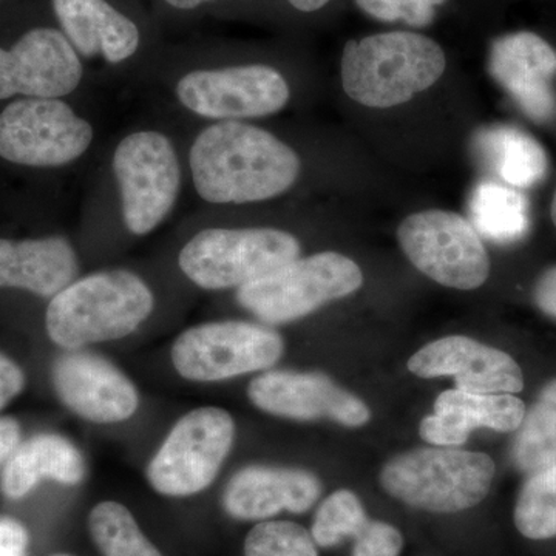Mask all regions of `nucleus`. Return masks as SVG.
Instances as JSON below:
<instances>
[{
    "mask_svg": "<svg viewBox=\"0 0 556 556\" xmlns=\"http://www.w3.org/2000/svg\"><path fill=\"white\" fill-rule=\"evenodd\" d=\"M185 156L188 182L208 207L278 199L298 185L302 174L294 148L248 121L201 124Z\"/></svg>",
    "mask_w": 556,
    "mask_h": 556,
    "instance_id": "f257e3e1",
    "label": "nucleus"
},
{
    "mask_svg": "<svg viewBox=\"0 0 556 556\" xmlns=\"http://www.w3.org/2000/svg\"><path fill=\"white\" fill-rule=\"evenodd\" d=\"M113 211L134 237H146L174 214L188 182L185 148L174 135L144 126L126 131L105 164Z\"/></svg>",
    "mask_w": 556,
    "mask_h": 556,
    "instance_id": "f03ea898",
    "label": "nucleus"
},
{
    "mask_svg": "<svg viewBox=\"0 0 556 556\" xmlns=\"http://www.w3.org/2000/svg\"><path fill=\"white\" fill-rule=\"evenodd\" d=\"M155 308L148 281L129 269L78 277L50 299L47 334L65 350L127 338Z\"/></svg>",
    "mask_w": 556,
    "mask_h": 556,
    "instance_id": "7ed1b4c3",
    "label": "nucleus"
},
{
    "mask_svg": "<svg viewBox=\"0 0 556 556\" xmlns=\"http://www.w3.org/2000/svg\"><path fill=\"white\" fill-rule=\"evenodd\" d=\"M444 50L419 33L390 31L348 40L342 56L343 90L369 109L404 104L441 79Z\"/></svg>",
    "mask_w": 556,
    "mask_h": 556,
    "instance_id": "20e7f679",
    "label": "nucleus"
},
{
    "mask_svg": "<svg viewBox=\"0 0 556 556\" xmlns=\"http://www.w3.org/2000/svg\"><path fill=\"white\" fill-rule=\"evenodd\" d=\"M161 86L175 109L203 124L277 115L292 97L283 73L263 62L193 65Z\"/></svg>",
    "mask_w": 556,
    "mask_h": 556,
    "instance_id": "39448f33",
    "label": "nucleus"
},
{
    "mask_svg": "<svg viewBox=\"0 0 556 556\" xmlns=\"http://www.w3.org/2000/svg\"><path fill=\"white\" fill-rule=\"evenodd\" d=\"M294 233L268 226H207L179 249L182 276L204 291L241 288L300 257Z\"/></svg>",
    "mask_w": 556,
    "mask_h": 556,
    "instance_id": "423d86ee",
    "label": "nucleus"
},
{
    "mask_svg": "<svg viewBox=\"0 0 556 556\" xmlns=\"http://www.w3.org/2000/svg\"><path fill=\"white\" fill-rule=\"evenodd\" d=\"M495 463L484 453L419 448L391 459L380 482L391 496L433 514L478 506L492 486Z\"/></svg>",
    "mask_w": 556,
    "mask_h": 556,
    "instance_id": "0eeeda50",
    "label": "nucleus"
},
{
    "mask_svg": "<svg viewBox=\"0 0 556 556\" xmlns=\"http://www.w3.org/2000/svg\"><path fill=\"white\" fill-rule=\"evenodd\" d=\"M93 121L62 98H20L0 112V159L33 169H62L86 159Z\"/></svg>",
    "mask_w": 556,
    "mask_h": 556,
    "instance_id": "6e6552de",
    "label": "nucleus"
},
{
    "mask_svg": "<svg viewBox=\"0 0 556 556\" xmlns=\"http://www.w3.org/2000/svg\"><path fill=\"white\" fill-rule=\"evenodd\" d=\"M362 283L364 276L353 260L338 252H318L237 289V302L266 324H289L353 294Z\"/></svg>",
    "mask_w": 556,
    "mask_h": 556,
    "instance_id": "1a4fd4ad",
    "label": "nucleus"
},
{
    "mask_svg": "<svg viewBox=\"0 0 556 556\" xmlns=\"http://www.w3.org/2000/svg\"><path fill=\"white\" fill-rule=\"evenodd\" d=\"M236 438V424L226 409L203 407L181 417L159 453L150 460L149 484L164 496L203 492L217 478Z\"/></svg>",
    "mask_w": 556,
    "mask_h": 556,
    "instance_id": "9d476101",
    "label": "nucleus"
},
{
    "mask_svg": "<svg viewBox=\"0 0 556 556\" xmlns=\"http://www.w3.org/2000/svg\"><path fill=\"white\" fill-rule=\"evenodd\" d=\"M397 240L409 262L442 287L470 291L490 276L489 254L477 229L455 212L409 215L399 226Z\"/></svg>",
    "mask_w": 556,
    "mask_h": 556,
    "instance_id": "9b49d317",
    "label": "nucleus"
},
{
    "mask_svg": "<svg viewBox=\"0 0 556 556\" xmlns=\"http://www.w3.org/2000/svg\"><path fill=\"white\" fill-rule=\"evenodd\" d=\"M283 339L248 321H212L186 329L172 348L174 367L185 379L217 382L277 364Z\"/></svg>",
    "mask_w": 556,
    "mask_h": 556,
    "instance_id": "f8f14e48",
    "label": "nucleus"
},
{
    "mask_svg": "<svg viewBox=\"0 0 556 556\" xmlns=\"http://www.w3.org/2000/svg\"><path fill=\"white\" fill-rule=\"evenodd\" d=\"M86 62L61 28L36 27L10 49L0 47V101L65 98L84 87Z\"/></svg>",
    "mask_w": 556,
    "mask_h": 556,
    "instance_id": "ddd939ff",
    "label": "nucleus"
},
{
    "mask_svg": "<svg viewBox=\"0 0 556 556\" xmlns=\"http://www.w3.org/2000/svg\"><path fill=\"white\" fill-rule=\"evenodd\" d=\"M248 396L255 407L289 419H331L346 427L369 420L361 399L318 372L270 371L252 380Z\"/></svg>",
    "mask_w": 556,
    "mask_h": 556,
    "instance_id": "4468645a",
    "label": "nucleus"
},
{
    "mask_svg": "<svg viewBox=\"0 0 556 556\" xmlns=\"http://www.w3.org/2000/svg\"><path fill=\"white\" fill-rule=\"evenodd\" d=\"M417 378L453 376L457 390L479 394H514L525 388L521 368L508 354L466 336L428 343L408 361Z\"/></svg>",
    "mask_w": 556,
    "mask_h": 556,
    "instance_id": "2eb2a0df",
    "label": "nucleus"
},
{
    "mask_svg": "<svg viewBox=\"0 0 556 556\" xmlns=\"http://www.w3.org/2000/svg\"><path fill=\"white\" fill-rule=\"evenodd\" d=\"M53 386L62 404L90 422H123L138 409V391L131 380L94 354L76 351L58 358Z\"/></svg>",
    "mask_w": 556,
    "mask_h": 556,
    "instance_id": "dca6fc26",
    "label": "nucleus"
},
{
    "mask_svg": "<svg viewBox=\"0 0 556 556\" xmlns=\"http://www.w3.org/2000/svg\"><path fill=\"white\" fill-rule=\"evenodd\" d=\"M489 68L529 118L543 123L555 115L556 51L546 40L529 31L497 38L490 50Z\"/></svg>",
    "mask_w": 556,
    "mask_h": 556,
    "instance_id": "f3484780",
    "label": "nucleus"
},
{
    "mask_svg": "<svg viewBox=\"0 0 556 556\" xmlns=\"http://www.w3.org/2000/svg\"><path fill=\"white\" fill-rule=\"evenodd\" d=\"M61 31L84 62L119 67L137 56L142 36L137 22L110 0H51Z\"/></svg>",
    "mask_w": 556,
    "mask_h": 556,
    "instance_id": "a211bd4d",
    "label": "nucleus"
},
{
    "mask_svg": "<svg viewBox=\"0 0 556 556\" xmlns=\"http://www.w3.org/2000/svg\"><path fill=\"white\" fill-rule=\"evenodd\" d=\"M320 492V481L309 471L248 467L230 479L223 506L240 521H260L281 511L305 514L316 504Z\"/></svg>",
    "mask_w": 556,
    "mask_h": 556,
    "instance_id": "6ab92c4d",
    "label": "nucleus"
},
{
    "mask_svg": "<svg viewBox=\"0 0 556 556\" xmlns=\"http://www.w3.org/2000/svg\"><path fill=\"white\" fill-rule=\"evenodd\" d=\"M526 405L511 394H479L463 390L444 391L434 402V413L420 422V437L434 445H460L475 428L518 430Z\"/></svg>",
    "mask_w": 556,
    "mask_h": 556,
    "instance_id": "aec40b11",
    "label": "nucleus"
},
{
    "mask_svg": "<svg viewBox=\"0 0 556 556\" xmlns=\"http://www.w3.org/2000/svg\"><path fill=\"white\" fill-rule=\"evenodd\" d=\"M79 276V258L65 237L0 239V289L53 299Z\"/></svg>",
    "mask_w": 556,
    "mask_h": 556,
    "instance_id": "412c9836",
    "label": "nucleus"
},
{
    "mask_svg": "<svg viewBox=\"0 0 556 556\" xmlns=\"http://www.w3.org/2000/svg\"><path fill=\"white\" fill-rule=\"evenodd\" d=\"M86 477L79 450L58 434H39L20 445L7 460L0 489L10 500H21L49 478L65 485H76Z\"/></svg>",
    "mask_w": 556,
    "mask_h": 556,
    "instance_id": "4be33fe9",
    "label": "nucleus"
},
{
    "mask_svg": "<svg viewBox=\"0 0 556 556\" xmlns=\"http://www.w3.org/2000/svg\"><path fill=\"white\" fill-rule=\"evenodd\" d=\"M473 146L482 163L514 188H532L546 178V150L517 127H486L478 131Z\"/></svg>",
    "mask_w": 556,
    "mask_h": 556,
    "instance_id": "5701e85b",
    "label": "nucleus"
},
{
    "mask_svg": "<svg viewBox=\"0 0 556 556\" xmlns=\"http://www.w3.org/2000/svg\"><path fill=\"white\" fill-rule=\"evenodd\" d=\"M473 228L485 239L508 244L529 232L530 214L526 197L510 186L479 182L470 199Z\"/></svg>",
    "mask_w": 556,
    "mask_h": 556,
    "instance_id": "b1692460",
    "label": "nucleus"
},
{
    "mask_svg": "<svg viewBox=\"0 0 556 556\" xmlns=\"http://www.w3.org/2000/svg\"><path fill=\"white\" fill-rule=\"evenodd\" d=\"M511 456L518 470L527 475L556 464V380L541 391L535 405L526 413Z\"/></svg>",
    "mask_w": 556,
    "mask_h": 556,
    "instance_id": "393cba45",
    "label": "nucleus"
},
{
    "mask_svg": "<svg viewBox=\"0 0 556 556\" xmlns=\"http://www.w3.org/2000/svg\"><path fill=\"white\" fill-rule=\"evenodd\" d=\"M89 530L102 556H163L123 504L105 501L94 506Z\"/></svg>",
    "mask_w": 556,
    "mask_h": 556,
    "instance_id": "a878e982",
    "label": "nucleus"
},
{
    "mask_svg": "<svg viewBox=\"0 0 556 556\" xmlns=\"http://www.w3.org/2000/svg\"><path fill=\"white\" fill-rule=\"evenodd\" d=\"M515 526L529 540L556 536V464L532 475L522 486L515 507Z\"/></svg>",
    "mask_w": 556,
    "mask_h": 556,
    "instance_id": "bb28decb",
    "label": "nucleus"
},
{
    "mask_svg": "<svg viewBox=\"0 0 556 556\" xmlns=\"http://www.w3.org/2000/svg\"><path fill=\"white\" fill-rule=\"evenodd\" d=\"M367 511L350 490L332 493L318 507L311 535L317 546H339L345 538H354L367 525Z\"/></svg>",
    "mask_w": 556,
    "mask_h": 556,
    "instance_id": "cd10ccee",
    "label": "nucleus"
},
{
    "mask_svg": "<svg viewBox=\"0 0 556 556\" xmlns=\"http://www.w3.org/2000/svg\"><path fill=\"white\" fill-rule=\"evenodd\" d=\"M244 556H318V552L305 527L291 521H263L248 533Z\"/></svg>",
    "mask_w": 556,
    "mask_h": 556,
    "instance_id": "c85d7f7f",
    "label": "nucleus"
},
{
    "mask_svg": "<svg viewBox=\"0 0 556 556\" xmlns=\"http://www.w3.org/2000/svg\"><path fill=\"white\" fill-rule=\"evenodd\" d=\"M358 9L375 20L383 22L402 21L409 27L422 28L430 25L437 14V7L447 0H354Z\"/></svg>",
    "mask_w": 556,
    "mask_h": 556,
    "instance_id": "c756f323",
    "label": "nucleus"
},
{
    "mask_svg": "<svg viewBox=\"0 0 556 556\" xmlns=\"http://www.w3.org/2000/svg\"><path fill=\"white\" fill-rule=\"evenodd\" d=\"M354 540L353 556H399L404 547L396 527L382 521H368Z\"/></svg>",
    "mask_w": 556,
    "mask_h": 556,
    "instance_id": "7c9ffc66",
    "label": "nucleus"
},
{
    "mask_svg": "<svg viewBox=\"0 0 556 556\" xmlns=\"http://www.w3.org/2000/svg\"><path fill=\"white\" fill-rule=\"evenodd\" d=\"M28 532L20 521L0 517V556H27Z\"/></svg>",
    "mask_w": 556,
    "mask_h": 556,
    "instance_id": "2f4dec72",
    "label": "nucleus"
},
{
    "mask_svg": "<svg viewBox=\"0 0 556 556\" xmlns=\"http://www.w3.org/2000/svg\"><path fill=\"white\" fill-rule=\"evenodd\" d=\"M24 371L10 357L0 353V409L24 390Z\"/></svg>",
    "mask_w": 556,
    "mask_h": 556,
    "instance_id": "473e14b6",
    "label": "nucleus"
},
{
    "mask_svg": "<svg viewBox=\"0 0 556 556\" xmlns=\"http://www.w3.org/2000/svg\"><path fill=\"white\" fill-rule=\"evenodd\" d=\"M535 300L544 313L556 318V266L546 270L538 280Z\"/></svg>",
    "mask_w": 556,
    "mask_h": 556,
    "instance_id": "72a5a7b5",
    "label": "nucleus"
},
{
    "mask_svg": "<svg viewBox=\"0 0 556 556\" xmlns=\"http://www.w3.org/2000/svg\"><path fill=\"white\" fill-rule=\"evenodd\" d=\"M21 426L11 417L0 419V466L20 447Z\"/></svg>",
    "mask_w": 556,
    "mask_h": 556,
    "instance_id": "f704fd0d",
    "label": "nucleus"
},
{
    "mask_svg": "<svg viewBox=\"0 0 556 556\" xmlns=\"http://www.w3.org/2000/svg\"><path fill=\"white\" fill-rule=\"evenodd\" d=\"M163 2L177 11H195L211 3L212 0H163Z\"/></svg>",
    "mask_w": 556,
    "mask_h": 556,
    "instance_id": "c9c22d12",
    "label": "nucleus"
},
{
    "mask_svg": "<svg viewBox=\"0 0 556 556\" xmlns=\"http://www.w3.org/2000/svg\"><path fill=\"white\" fill-rule=\"evenodd\" d=\"M288 2L302 13H313V11L324 9L329 0H288Z\"/></svg>",
    "mask_w": 556,
    "mask_h": 556,
    "instance_id": "e433bc0d",
    "label": "nucleus"
},
{
    "mask_svg": "<svg viewBox=\"0 0 556 556\" xmlns=\"http://www.w3.org/2000/svg\"><path fill=\"white\" fill-rule=\"evenodd\" d=\"M552 219H554V225L556 228V192H555L554 201H552Z\"/></svg>",
    "mask_w": 556,
    "mask_h": 556,
    "instance_id": "4c0bfd02",
    "label": "nucleus"
},
{
    "mask_svg": "<svg viewBox=\"0 0 556 556\" xmlns=\"http://www.w3.org/2000/svg\"><path fill=\"white\" fill-rule=\"evenodd\" d=\"M51 556H73V555H68V554H56V555H51Z\"/></svg>",
    "mask_w": 556,
    "mask_h": 556,
    "instance_id": "58836bf2",
    "label": "nucleus"
}]
</instances>
